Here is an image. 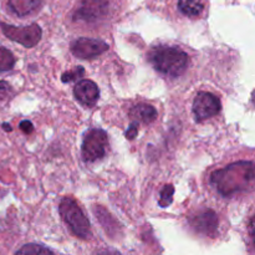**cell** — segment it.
Returning <instances> with one entry per match:
<instances>
[{
    "label": "cell",
    "instance_id": "cell-1",
    "mask_svg": "<svg viewBox=\"0 0 255 255\" xmlns=\"http://www.w3.org/2000/svg\"><path fill=\"white\" fill-rule=\"evenodd\" d=\"M254 181L253 162L241 161L223 169L213 172L211 182L221 194L232 196L236 192L244 191Z\"/></svg>",
    "mask_w": 255,
    "mask_h": 255
},
{
    "label": "cell",
    "instance_id": "cell-2",
    "mask_svg": "<svg viewBox=\"0 0 255 255\" xmlns=\"http://www.w3.org/2000/svg\"><path fill=\"white\" fill-rule=\"evenodd\" d=\"M149 61L154 69L169 77H179L188 67V55L176 46L158 45L149 52Z\"/></svg>",
    "mask_w": 255,
    "mask_h": 255
},
{
    "label": "cell",
    "instance_id": "cell-3",
    "mask_svg": "<svg viewBox=\"0 0 255 255\" xmlns=\"http://www.w3.org/2000/svg\"><path fill=\"white\" fill-rule=\"evenodd\" d=\"M60 216L62 217L65 223L72 229L77 237L86 239L90 237L91 229H90V222L85 216L79 204L72 198H64L59 206Z\"/></svg>",
    "mask_w": 255,
    "mask_h": 255
},
{
    "label": "cell",
    "instance_id": "cell-4",
    "mask_svg": "<svg viewBox=\"0 0 255 255\" xmlns=\"http://www.w3.org/2000/svg\"><path fill=\"white\" fill-rule=\"evenodd\" d=\"M109 148V137L101 128H94L85 134L82 142V158L86 162H95L104 158Z\"/></svg>",
    "mask_w": 255,
    "mask_h": 255
},
{
    "label": "cell",
    "instance_id": "cell-5",
    "mask_svg": "<svg viewBox=\"0 0 255 255\" xmlns=\"http://www.w3.org/2000/svg\"><path fill=\"white\" fill-rule=\"evenodd\" d=\"M2 32L12 41H16L25 47H32L40 41L42 31L39 25L31 24L27 26H14V25L1 22Z\"/></svg>",
    "mask_w": 255,
    "mask_h": 255
},
{
    "label": "cell",
    "instance_id": "cell-6",
    "mask_svg": "<svg viewBox=\"0 0 255 255\" xmlns=\"http://www.w3.org/2000/svg\"><path fill=\"white\" fill-rule=\"evenodd\" d=\"M109 9L110 4L107 0H82L75 10L74 20L92 24L106 17Z\"/></svg>",
    "mask_w": 255,
    "mask_h": 255
},
{
    "label": "cell",
    "instance_id": "cell-7",
    "mask_svg": "<svg viewBox=\"0 0 255 255\" xmlns=\"http://www.w3.org/2000/svg\"><path fill=\"white\" fill-rule=\"evenodd\" d=\"M222 109L221 100L211 92H201L193 101V114L197 122L206 121L219 114Z\"/></svg>",
    "mask_w": 255,
    "mask_h": 255
},
{
    "label": "cell",
    "instance_id": "cell-8",
    "mask_svg": "<svg viewBox=\"0 0 255 255\" xmlns=\"http://www.w3.org/2000/svg\"><path fill=\"white\" fill-rule=\"evenodd\" d=\"M109 50V45L99 39H89V37H80L72 42L71 52L77 59L91 60L100 56Z\"/></svg>",
    "mask_w": 255,
    "mask_h": 255
},
{
    "label": "cell",
    "instance_id": "cell-9",
    "mask_svg": "<svg viewBox=\"0 0 255 255\" xmlns=\"http://www.w3.org/2000/svg\"><path fill=\"white\" fill-rule=\"evenodd\" d=\"M189 223L198 233L208 237H214L217 233V228H218V217L213 211L206 209V211L192 217Z\"/></svg>",
    "mask_w": 255,
    "mask_h": 255
},
{
    "label": "cell",
    "instance_id": "cell-10",
    "mask_svg": "<svg viewBox=\"0 0 255 255\" xmlns=\"http://www.w3.org/2000/svg\"><path fill=\"white\" fill-rule=\"evenodd\" d=\"M74 95L82 105L94 106L100 97V90L91 80H82L74 87Z\"/></svg>",
    "mask_w": 255,
    "mask_h": 255
},
{
    "label": "cell",
    "instance_id": "cell-11",
    "mask_svg": "<svg viewBox=\"0 0 255 255\" xmlns=\"http://www.w3.org/2000/svg\"><path fill=\"white\" fill-rule=\"evenodd\" d=\"M176 7L183 16L198 19L206 12L207 0H176Z\"/></svg>",
    "mask_w": 255,
    "mask_h": 255
},
{
    "label": "cell",
    "instance_id": "cell-12",
    "mask_svg": "<svg viewBox=\"0 0 255 255\" xmlns=\"http://www.w3.org/2000/svg\"><path fill=\"white\" fill-rule=\"evenodd\" d=\"M132 122L138 124H151L157 119V111L153 106L146 104H138L129 111Z\"/></svg>",
    "mask_w": 255,
    "mask_h": 255
},
{
    "label": "cell",
    "instance_id": "cell-13",
    "mask_svg": "<svg viewBox=\"0 0 255 255\" xmlns=\"http://www.w3.org/2000/svg\"><path fill=\"white\" fill-rule=\"evenodd\" d=\"M41 0H7V6L17 16H26L39 9Z\"/></svg>",
    "mask_w": 255,
    "mask_h": 255
},
{
    "label": "cell",
    "instance_id": "cell-14",
    "mask_svg": "<svg viewBox=\"0 0 255 255\" xmlns=\"http://www.w3.org/2000/svg\"><path fill=\"white\" fill-rule=\"evenodd\" d=\"M15 255H54V253L46 247L31 243L22 247L20 251L16 252Z\"/></svg>",
    "mask_w": 255,
    "mask_h": 255
},
{
    "label": "cell",
    "instance_id": "cell-15",
    "mask_svg": "<svg viewBox=\"0 0 255 255\" xmlns=\"http://www.w3.org/2000/svg\"><path fill=\"white\" fill-rule=\"evenodd\" d=\"M15 57L11 51L0 46V72L9 71L14 67Z\"/></svg>",
    "mask_w": 255,
    "mask_h": 255
},
{
    "label": "cell",
    "instance_id": "cell-16",
    "mask_svg": "<svg viewBox=\"0 0 255 255\" xmlns=\"http://www.w3.org/2000/svg\"><path fill=\"white\" fill-rule=\"evenodd\" d=\"M173 193H174V188L172 184H167V186H164L161 192V198H159V202H158L159 207H162V208H167V207L172 203Z\"/></svg>",
    "mask_w": 255,
    "mask_h": 255
},
{
    "label": "cell",
    "instance_id": "cell-17",
    "mask_svg": "<svg viewBox=\"0 0 255 255\" xmlns=\"http://www.w3.org/2000/svg\"><path fill=\"white\" fill-rule=\"evenodd\" d=\"M84 76V67L81 66H77L75 67L74 70L71 71H67L62 75V81L64 82H70V81H74V80L80 79V77Z\"/></svg>",
    "mask_w": 255,
    "mask_h": 255
},
{
    "label": "cell",
    "instance_id": "cell-18",
    "mask_svg": "<svg viewBox=\"0 0 255 255\" xmlns=\"http://www.w3.org/2000/svg\"><path fill=\"white\" fill-rule=\"evenodd\" d=\"M10 94H11V86L7 82L0 81V100L7 99Z\"/></svg>",
    "mask_w": 255,
    "mask_h": 255
},
{
    "label": "cell",
    "instance_id": "cell-19",
    "mask_svg": "<svg viewBox=\"0 0 255 255\" xmlns=\"http://www.w3.org/2000/svg\"><path fill=\"white\" fill-rule=\"evenodd\" d=\"M137 133H138V129H137V125L132 122V124L129 125L128 129H127L126 133H125V134H126V137L128 139H133V138H136Z\"/></svg>",
    "mask_w": 255,
    "mask_h": 255
},
{
    "label": "cell",
    "instance_id": "cell-20",
    "mask_svg": "<svg viewBox=\"0 0 255 255\" xmlns=\"http://www.w3.org/2000/svg\"><path fill=\"white\" fill-rule=\"evenodd\" d=\"M20 128H21V131L25 132V133H31L32 129H34V126H32V124L30 121H22L21 124H20Z\"/></svg>",
    "mask_w": 255,
    "mask_h": 255
},
{
    "label": "cell",
    "instance_id": "cell-21",
    "mask_svg": "<svg viewBox=\"0 0 255 255\" xmlns=\"http://www.w3.org/2000/svg\"><path fill=\"white\" fill-rule=\"evenodd\" d=\"M95 255H121L117 251H114V249H106V251H101Z\"/></svg>",
    "mask_w": 255,
    "mask_h": 255
}]
</instances>
